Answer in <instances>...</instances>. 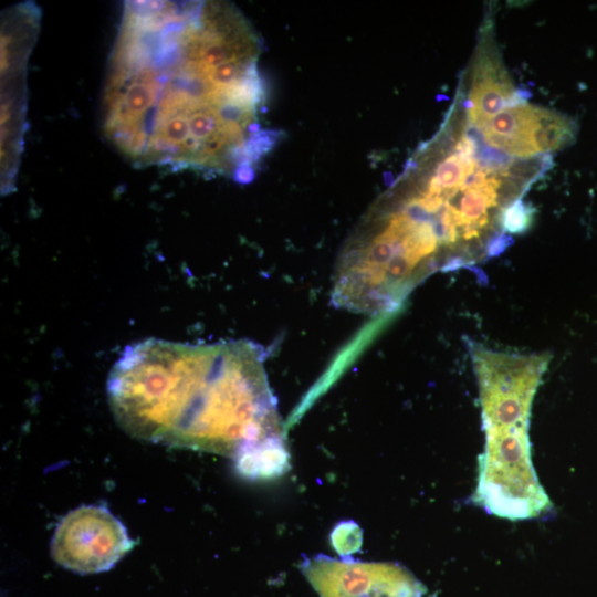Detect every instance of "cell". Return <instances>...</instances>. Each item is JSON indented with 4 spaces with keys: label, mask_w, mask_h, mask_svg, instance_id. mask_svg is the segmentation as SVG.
Listing matches in <instances>:
<instances>
[{
    "label": "cell",
    "mask_w": 597,
    "mask_h": 597,
    "mask_svg": "<svg viewBox=\"0 0 597 597\" xmlns=\"http://www.w3.org/2000/svg\"><path fill=\"white\" fill-rule=\"evenodd\" d=\"M538 107L516 104L509 106L484 123L479 129L493 147L509 155L528 158L536 155L532 147Z\"/></svg>",
    "instance_id": "obj_7"
},
{
    "label": "cell",
    "mask_w": 597,
    "mask_h": 597,
    "mask_svg": "<svg viewBox=\"0 0 597 597\" xmlns=\"http://www.w3.org/2000/svg\"><path fill=\"white\" fill-rule=\"evenodd\" d=\"M576 129L573 119L559 113L538 108L532 132V147L535 154L559 149L574 139Z\"/></svg>",
    "instance_id": "obj_9"
},
{
    "label": "cell",
    "mask_w": 597,
    "mask_h": 597,
    "mask_svg": "<svg viewBox=\"0 0 597 597\" xmlns=\"http://www.w3.org/2000/svg\"><path fill=\"white\" fill-rule=\"evenodd\" d=\"M125 526L102 505H82L55 528L51 555L61 566L80 574L105 572L134 546Z\"/></svg>",
    "instance_id": "obj_5"
},
{
    "label": "cell",
    "mask_w": 597,
    "mask_h": 597,
    "mask_svg": "<svg viewBox=\"0 0 597 597\" xmlns=\"http://www.w3.org/2000/svg\"><path fill=\"white\" fill-rule=\"evenodd\" d=\"M40 27V11L24 2L8 8L1 19V184L12 188L25 130L27 63Z\"/></svg>",
    "instance_id": "obj_4"
},
{
    "label": "cell",
    "mask_w": 597,
    "mask_h": 597,
    "mask_svg": "<svg viewBox=\"0 0 597 597\" xmlns=\"http://www.w3.org/2000/svg\"><path fill=\"white\" fill-rule=\"evenodd\" d=\"M264 358L247 339L129 345L107 379L111 410L133 438L227 457L252 480L280 476L290 453Z\"/></svg>",
    "instance_id": "obj_2"
},
{
    "label": "cell",
    "mask_w": 597,
    "mask_h": 597,
    "mask_svg": "<svg viewBox=\"0 0 597 597\" xmlns=\"http://www.w3.org/2000/svg\"><path fill=\"white\" fill-rule=\"evenodd\" d=\"M535 209L521 198L507 206L501 218L502 230L510 234L526 232L534 219Z\"/></svg>",
    "instance_id": "obj_10"
},
{
    "label": "cell",
    "mask_w": 597,
    "mask_h": 597,
    "mask_svg": "<svg viewBox=\"0 0 597 597\" xmlns=\"http://www.w3.org/2000/svg\"><path fill=\"white\" fill-rule=\"evenodd\" d=\"M479 387L485 448L480 461L501 472L532 463L528 423L532 402L552 356L515 354L468 342Z\"/></svg>",
    "instance_id": "obj_3"
},
{
    "label": "cell",
    "mask_w": 597,
    "mask_h": 597,
    "mask_svg": "<svg viewBox=\"0 0 597 597\" xmlns=\"http://www.w3.org/2000/svg\"><path fill=\"white\" fill-rule=\"evenodd\" d=\"M301 572L320 597H422L426 588L408 569L392 563L338 561L314 556Z\"/></svg>",
    "instance_id": "obj_6"
},
{
    "label": "cell",
    "mask_w": 597,
    "mask_h": 597,
    "mask_svg": "<svg viewBox=\"0 0 597 597\" xmlns=\"http://www.w3.org/2000/svg\"><path fill=\"white\" fill-rule=\"evenodd\" d=\"M512 87L503 70L492 60L484 59L476 67L470 93V119L479 128L509 104ZM512 106V105H510Z\"/></svg>",
    "instance_id": "obj_8"
},
{
    "label": "cell",
    "mask_w": 597,
    "mask_h": 597,
    "mask_svg": "<svg viewBox=\"0 0 597 597\" xmlns=\"http://www.w3.org/2000/svg\"><path fill=\"white\" fill-rule=\"evenodd\" d=\"M254 51L243 20L216 2H125L101 94L105 140L137 167L231 172L251 166L256 74L233 85L220 64Z\"/></svg>",
    "instance_id": "obj_1"
}]
</instances>
